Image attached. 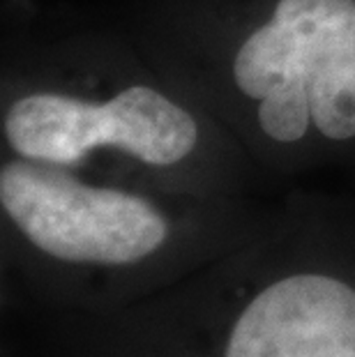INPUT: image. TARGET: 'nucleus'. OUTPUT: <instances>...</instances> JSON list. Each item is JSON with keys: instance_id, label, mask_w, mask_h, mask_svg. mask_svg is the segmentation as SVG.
<instances>
[{"instance_id": "nucleus-1", "label": "nucleus", "mask_w": 355, "mask_h": 357, "mask_svg": "<svg viewBox=\"0 0 355 357\" xmlns=\"http://www.w3.org/2000/svg\"><path fill=\"white\" fill-rule=\"evenodd\" d=\"M26 357H355V281L284 272L219 321L90 325Z\"/></svg>"}, {"instance_id": "nucleus-2", "label": "nucleus", "mask_w": 355, "mask_h": 357, "mask_svg": "<svg viewBox=\"0 0 355 357\" xmlns=\"http://www.w3.org/2000/svg\"><path fill=\"white\" fill-rule=\"evenodd\" d=\"M233 79L261 102L270 139L293 143L309 120L332 141L355 136V0H279L233 60Z\"/></svg>"}, {"instance_id": "nucleus-3", "label": "nucleus", "mask_w": 355, "mask_h": 357, "mask_svg": "<svg viewBox=\"0 0 355 357\" xmlns=\"http://www.w3.org/2000/svg\"><path fill=\"white\" fill-rule=\"evenodd\" d=\"M0 205L35 252L77 268H134L171 238L169 217L146 196L88 185L67 166L24 157L0 171Z\"/></svg>"}, {"instance_id": "nucleus-4", "label": "nucleus", "mask_w": 355, "mask_h": 357, "mask_svg": "<svg viewBox=\"0 0 355 357\" xmlns=\"http://www.w3.org/2000/svg\"><path fill=\"white\" fill-rule=\"evenodd\" d=\"M5 136L14 153L33 162L72 166L109 146L150 166H171L192 153L199 129L183 106L134 86L102 104L60 93L26 95L7 111Z\"/></svg>"}]
</instances>
